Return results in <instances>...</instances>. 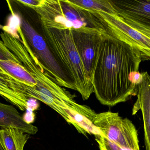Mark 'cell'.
Listing matches in <instances>:
<instances>
[{
    "label": "cell",
    "instance_id": "cell-1",
    "mask_svg": "<svg viewBox=\"0 0 150 150\" xmlns=\"http://www.w3.org/2000/svg\"><path fill=\"white\" fill-rule=\"evenodd\" d=\"M143 60L132 45L106 33L98 48L91 81L97 99L104 105L114 106L137 95V86L129 80L139 71Z\"/></svg>",
    "mask_w": 150,
    "mask_h": 150
},
{
    "label": "cell",
    "instance_id": "cell-2",
    "mask_svg": "<svg viewBox=\"0 0 150 150\" xmlns=\"http://www.w3.org/2000/svg\"><path fill=\"white\" fill-rule=\"evenodd\" d=\"M42 34L51 52L84 100L94 92L76 48L72 30L49 28L40 23Z\"/></svg>",
    "mask_w": 150,
    "mask_h": 150
},
{
    "label": "cell",
    "instance_id": "cell-3",
    "mask_svg": "<svg viewBox=\"0 0 150 150\" xmlns=\"http://www.w3.org/2000/svg\"><path fill=\"white\" fill-rule=\"evenodd\" d=\"M6 2L11 15L18 20L26 42L44 69L60 86L75 90L72 82L54 56L43 35L35 28L30 14V8L18 0Z\"/></svg>",
    "mask_w": 150,
    "mask_h": 150
},
{
    "label": "cell",
    "instance_id": "cell-4",
    "mask_svg": "<svg viewBox=\"0 0 150 150\" xmlns=\"http://www.w3.org/2000/svg\"><path fill=\"white\" fill-rule=\"evenodd\" d=\"M93 123L100 132L95 136L100 150H140L137 130L127 118L104 112L97 114Z\"/></svg>",
    "mask_w": 150,
    "mask_h": 150
},
{
    "label": "cell",
    "instance_id": "cell-5",
    "mask_svg": "<svg viewBox=\"0 0 150 150\" xmlns=\"http://www.w3.org/2000/svg\"><path fill=\"white\" fill-rule=\"evenodd\" d=\"M95 12L111 34L132 45L141 53L143 60H150V37L132 27L115 14Z\"/></svg>",
    "mask_w": 150,
    "mask_h": 150
},
{
    "label": "cell",
    "instance_id": "cell-6",
    "mask_svg": "<svg viewBox=\"0 0 150 150\" xmlns=\"http://www.w3.org/2000/svg\"><path fill=\"white\" fill-rule=\"evenodd\" d=\"M76 48L91 80L100 42L107 31L94 28L72 30Z\"/></svg>",
    "mask_w": 150,
    "mask_h": 150
},
{
    "label": "cell",
    "instance_id": "cell-7",
    "mask_svg": "<svg viewBox=\"0 0 150 150\" xmlns=\"http://www.w3.org/2000/svg\"><path fill=\"white\" fill-rule=\"evenodd\" d=\"M115 13L127 23L150 31V0H110Z\"/></svg>",
    "mask_w": 150,
    "mask_h": 150
},
{
    "label": "cell",
    "instance_id": "cell-8",
    "mask_svg": "<svg viewBox=\"0 0 150 150\" xmlns=\"http://www.w3.org/2000/svg\"><path fill=\"white\" fill-rule=\"evenodd\" d=\"M26 85L0 67V96L21 111L28 109Z\"/></svg>",
    "mask_w": 150,
    "mask_h": 150
},
{
    "label": "cell",
    "instance_id": "cell-9",
    "mask_svg": "<svg viewBox=\"0 0 150 150\" xmlns=\"http://www.w3.org/2000/svg\"><path fill=\"white\" fill-rule=\"evenodd\" d=\"M143 81L137 86V99L134 105L133 114L141 110L144 127L146 150H150V75L148 72L142 73Z\"/></svg>",
    "mask_w": 150,
    "mask_h": 150
},
{
    "label": "cell",
    "instance_id": "cell-10",
    "mask_svg": "<svg viewBox=\"0 0 150 150\" xmlns=\"http://www.w3.org/2000/svg\"><path fill=\"white\" fill-rule=\"evenodd\" d=\"M16 128L30 135L38 132V127L25 122L14 106L0 103V128Z\"/></svg>",
    "mask_w": 150,
    "mask_h": 150
},
{
    "label": "cell",
    "instance_id": "cell-11",
    "mask_svg": "<svg viewBox=\"0 0 150 150\" xmlns=\"http://www.w3.org/2000/svg\"><path fill=\"white\" fill-rule=\"evenodd\" d=\"M30 135L16 128H0V142L5 150H23Z\"/></svg>",
    "mask_w": 150,
    "mask_h": 150
},
{
    "label": "cell",
    "instance_id": "cell-12",
    "mask_svg": "<svg viewBox=\"0 0 150 150\" xmlns=\"http://www.w3.org/2000/svg\"><path fill=\"white\" fill-rule=\"evenodd\" d=\"M0 67L26 86L34 88L37 82L34 77L21 64L8 61L0 60Z\"/></svg>",
    "mask_w": 150,
    "mask_h": 150
},
{
    "label": "cell",
    "instance_id": "cell-13",
    "mask_svg": "<svg viewBox=\"0 0 150 150\" xmlns=\"http://www.w3.org/2000/svg\"><path fill=\"white\" fill-rule=\"evenodd\" d=\"M75 8L92 12L115 14L110 0H68Z\"/></svg>",
    "mask_w": 150,
    "mask_h": 150
},
{
    "label": "cell",
    "instance_id": "cell-14",
    "mask_svg": "<svg viewBox=\"0 0 150 150\" xmlns=\"http://www.w3.org/2000/svg\"><path fill=\"white\" fill-rule=\"evenodd\" d=\"M0 60L8 61L21 64V62L16 55L11 53L4 43L0 40Z\"/></svg>",
    "mask_w": 150,
    "mask_h": 150
},
{
    "label": "cell",
    "instance_id": "cell-15",
    "mask_svg": "<svg viewBox=\"0 0 150 150\" xmlns=\"http://www.w3.org/2000/svg\"><path fill=\"white\" fill-rule=\"evenodd\" d=\"M129 80L132 84L135 86H138L143 81L142 73H140L139 71H133L129 74Z\"/></svg>",
    "mask_w": 150,
    "mask_h": 150
},
{
    "label": "cell",
    "instance_id": "cell-16",
    "mask_svg": "<svg viewBox=\"0 0 150 150\" xmlns=\"http://www.w3.org/2000/svg\"><path fill=\"white\" fill-rule=\"evenodd\" d=\"M18 1L24 5L29 8H31L33 9L39 7L43 2V0H26V1L18 0Z\"/></svg>",
    "mask_w": 150,
    "mask_h": 150
},
{
    "label": "cell",
    "instance_id": "cell-17",
    "mask_svg": "<svg viewBox=\"0 0 150 150\" xmlns=\"http://www.w3.org/2000/svg\"><path fill=\"white\" fill-rule=\"evenodd\" d=\"M26 113L25 115L23 117L24 120L28 124H31L33 122L35 119V115L33 113V111L31 109L28 108L26 110Z\"/></svg>",
    "mask_w": 150,
    "mask_h": 150
},
{
    "label": "cell",
    "instance_id": "cell-18",
    "mask_svg": "<svg viewBox=\"0 0 150 150\" xmlns=\"http://www.w3.org/2000/svg\"><path fill=\"white\" fill-rule=\"evenodd\" d=\"M135 29L138 31H141L142 33H144L145 35H148V36L150 37V31L146 30V29H144V28H142V27H139V26H135L134 27Z\"/></svg>",
    "mask_w": 150,
    "mask_h": 150
},
{
    "label": "cell",
    "instance_id": "cell-19",
    "mask_svg": "<svg viewBox=\"0 0 150 150\" xmlns=\"http://www.w3.org/2000/svg\"><path fill=\"white\" fill-rule=\"evenodd\" d=\"M0 150H5L4 149L3 147L1 142H0Z\"/></svg>",
    "mask_w": 150,
    "mask_h": 150
}]
</instances>
